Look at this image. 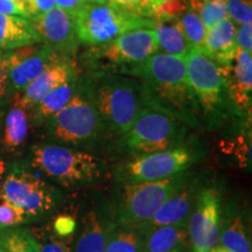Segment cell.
<instances>
[{"instance_id": "cell-15", "label": "cell", "mask_w": 252, "mask_h": 252, "mask_svg": "<svg viewBox=\"0 0 252 252\" xmlns=\"http://www.w3.org/2000/svg\"><path fill=\"white\" fill-rule=\"evenodd\" d=\"M75 76H76V69L74 62L63 56L59 61L45 69L35 80L32 81L24 89V94L17 97L15 102L30 110L36 106V104L46 94L65 82L74 80Z\"/></svg>"}, {"instance_id": "cell-20", "label": "cell", "mask_w": 252, "mask_h": 252, "mask_svg": "<svg viewBox=\"0 0 252 252\" xmlns=\"http://www.w3.org/2000/svg\"><path fill=\"white\" fill-rule=\"evenodd\" d=\"M41 39L28 19L0 13V49L35 45Z\"/></svg>"}, {"instance_id": "cell-12", "label": "cell", "mask_w": 252, "mask_h": 252, "mask_svg": "<svg viewBox=\"0 0 252 252\" xmlns=\"http://www.w3.org/2000/svg\"><path fill=\"white\" fill-rule=\"evenodd\" d=\"M63 56L49 46L34 45L20 47L6 53L8 63L9 84L17 90L25 89L45 69Z\"/></svg>"}, {"instance_id": "cell-31", "label": "cell", "mask_w": 252, "mask_h": 252, "mask_svg": "<svg viewBox=\"0 0 252 252\" xmlns=\"http://www.w3.org/2000/svg\"><path fill=\"white\" fill-rule=\"evenodd\" d=\"M161 1L162 0H111L110 4L128 13L152 19L154 9Z\"/></svg>"}, {"instance_id": "cell-44", "label": "cell", "mask_w": 252, "mask_h": 252, "mask_svg": "<svg viewBox=\"0 0 252 252\" xmlns=\"http://www.w3.org/2000/svg\"><path fill=\"white\" fill-rule=\"evenodd\" d=\"M204 1H209V0H185V2L187 4V6L197 4V2H204Z\"/></svg>"}, {"instance_id": "cell-45", "label": "cell", "mask_w": 252, "mask_h": 252, "mask_svg": "<svg viewBox=\"0 0 252 252\" xmlns=\"http://www.w3.org/2000/svg\"><path fill=\"white\" fill-rule=\"evenodd\" d=\"M0 124H1V112H0Z\"/></svg>"}, {"instance_id": "cell-3", "label": "cell", "mask_w": 252, "mask_h": 252, "mask_svg": "<svg viewBox=\"0 0 252 252\" xmlns=\"http://www.w3.org/2000/svg\"><path fill=\"white\" fill-rule=\"evenodd\" d=\"M31 161L34 168L64 187L90 184L100 176L99 161L94 156L58 145L35 146Z\"/></svg>"}, {"instance_id": "cell-19", "label": "cell", "mask_w": 252, "mask_h": 252, "mask_svg": "<svg viewBox=\"0 0 252 252\" xmlns=\"http://www.w3.org/2000/svg\"><path fill=\"white\" fill-rule=\"evenodd\" d=\"M140 235L143 252H184L189 241L187 223L160 226Z\"/></svg>"}, {"instance_id": "cell-23", "label": "cell", "mask_w": 252, "mask_h": 252, "mask_svg": "<svg viewBox=\"0 0 252 252\" xmlns=\"http://www.w3.org/2000/svg\"><path fill=\"white\" fill-rule=\"evenodd\" d=\"M30 131V116L28 109L14 102L5 118L2 144L8 151H15L27 139Z\"/></svg>"}, {"instance_id": "cell-14", "label": "cell", "mask_w": 252, "mask_h": 252, "mask_svg": "<svg viewBox=\"0 0 252 252\" xmlns=\"http://www.w3.org/2000/svg\"><path fill=\"white\" fill-rule=\"evenodd\" d=\"M34 30L41 41L56 52L70 53L78 42L72 14L54 7L46 13L34 15L32 20Z\"/></svg>"}, {"instance_id": "cell-4", "label": "cell", "mask_w": 252, "mask_h": 252, "mask_svg": "<svg viewBox=\"0 0 252 252\" xmlns=\"http://www.w3.org/2000/svg\"><path fill=\"white\" fill-rule=\"evenodd\" d=\"M181 133L180 121L172 111L149 103L141 108L124 140L132 152L149 154L173 149Z\"/></svg>"}, {"instance_id": "cell-11", "label": "cell", "mask_w": 252, "mask_h": 252, "mask_svg": "<svg viewBox=\"0 0 252 252\" xmlns=\"http://www.w3.org/2000/svg\"><path fill=\"white\" fill-rule=\"evenodd\" d=\"M188 219V237L191 252H210L219 243L220 230V196L215 188L196 195Z\"/></svg>"}, {"instance_id": "cell-10", "label": "cell", "mask_w": 252, "mask_h": 252, "mask_svg": "<svg viewBox=\"0 0 252 252\" xmlns=\"http://www.w3.org/2000/svg\"><path fill=\"white\" fill-rule=\"evenodd\" d=\"M0 196L21 208L30 219L50 212L56 206L59 194L27 169L13 168L5 176Z\"/></svg>"}, {"instance_id": "cell-28", "label": "cell", "mask_w": 252, "mask_h": 252, "mask_svg": "<svg viewBox=\"0 0 252 252\" xmlns=\"http://www.w3.org/2000/svg\"><path fill=\"white\" fill-rule=\"evenodd\" d=\"M179 20H180L186 39L188 40L191 48L200 49L207 33V28L200 17L195 13L193 9L187 6V8H186L181 17L179 18Z\"/></svg>"}, {"instance_id": "cell-8", "label": "cell", "mask_w": 252, "mask_h": 252, "mask_svg": "<svg viewBox=\"0 0 252 252\" xmlns=\"http://www.w3.org/2000/svg\"><path fill=\"white\" fill-rule=\"evenodd\" d=\"M186 65L188 89L194 103L208 115L216 112L228 89L222 68L196 48H191L186 56Z\"/></svg>"}, {"instance_id": "cell-22", "label": "cell", "mask_w": 252, "mask_h": 252, "mask_svg": "<svg viewBox=\"0 0 252 252\" xmlns=\"http://www.w3.org/2000/svg\"><path fill=\"white\" fill-rule=\"evenodd\" d=\"M112 228L104 224L94 212L84 219V225L78 238L75 252H105L106 242Z\"/></svg>"}, {"instance_id": "cell-29", "label": "cell", "mask_w": 252, "mask_h": 252, "mask_svg": "<svg viewBox=\"0 0 252 252\" xmlns=\"http://www.w3.org/2000/svg\"><path fill=\"white\" fill-rule=\"evenodd\" d=\"M225 1L226 0H209V1L197 2V4L188 6V7L193 9L202 20L207 30H209L214 25L228 18Z\"/></svg>"}, {"instance_id": "cell-7", "label": "cell", "mask_w": 252, "mask_h": 252, "mask_svg": "<svg viewBox=\"0 0 252 252\" xmlns=\"http://www.w3.org/2000/svg\"><path fill=\"white\" fill-rule=\"evenodd\" d=\"M48 119L56 139L71 145L89 143L98 135L103 125L93 98L78 93L67 106Z\"/></svg>"}, {"instance_id": "cell-18", "label": "cell", "mask_w": 252, "mask_h": 252, "mask_svg": "<svg viewBox=\"0 0 252 252\" xmlns=\"http://www.w3.org/2000/svg\"><path fill=\"white\" fill-rule=\"evenodd\" d=\"M223 70V69H222ZM230 96L242 111L250 110L252 91V53L238 48L229 70H223Z\"/></svg>"}, {"instance_id": "cell-34", "label": "cell", "mask_w": 252, "mask_h": 252, "mask_svg": "<svg viewBox=\"0 0 252 252\" xmlns=\"http://www.w3.org/2000/svg\"><path fill=\"white\" fill-rule=\"evenodd\" d=\"M76 222L70 215H61L54 220L53 230L58 237H67L74 234Z\"/></svg>"}, {"instance_id": "cell-35", "label": "cell", "mask_w": 252, "mask_h": 252, "mask_svg": "<svg viewBox=\"0 0 252 252\" xmlns=\"http://www.w3.org/2000/svg\"><path fill=\"white\" fill-rule=\"evenodd\" d=\"M236 45L238 48L252 53V23L239 25L236 28Z\"/></svg>"}, {"instance_id": "cell-21", "label": "cell", "mask_w": 252, "mask_h": 252, "mask_svg": "<svg viewBox=\"0 0 252 252\" xmlns=\"http://www.w3.org/2000/svg\"><path fill=\"white\" fill-rule=\"evenodd\" d=\"M154 32L159 50L173 56L186 58L191 47L182 31L179 19H160L154 21Z\"/></svg>"}, {"instance_id": "cell-38", "label": "cell", "mask_w": 252, "mask_h": 252, "mask_svg": "<svg viewBox=\"0 0 252 252\" xmlns=\"http://www.w3.org/2000/svg\"><path fill=\"white\" fill-rule=\"evenodd\" d=\"M54 1L55 7L61 8L70 14H74L84 4L83 0H54Z\"/></svg>"}, {"instance_id": "cell-36", "label": "cell", "mask_w": 252, "mask_h": 252, "mask_svg": "<svg viewBox=\"0 0 252 252\" xmlns=\"http://www.w3.org/2000/svg\"><path fill=\"white\" fill-rule=\"evenodd\" d=\"M8 72L9 68L7 59H6V53H2L0 49V98H2L7 93L9 86Z\"/></svg>"}, {"instance_id": "cell-41", "label": "cell", "mask_w": 252, "mask_h": 252, "mask_svg": "<svg viewBox=\"0 0 252 252\" xmlns=\"http://www.w3.org/2000/svg\"><path fill=\"white\" fill-rule=\"evenodd\" d=\"M5 174H6V163L4 160L0 158V195H1V187L5 180Z\"/></svg>"}, {"instance_id": "cell-40", "label": "cell", "mask_w": 252, "mask_h": 252, "mask_svg": "<svg viewBox=\"0 0 252 252\" xmlns=\"http://www.w3.org/2000/svg\"><path fill=\"white\" fill-rule=\"evenodd\" d=\"M13 2L15 5H17L19 11L23 13V17H25V18L31 17L30 0H13Z\"/></svg>"}, {"instance_id": "cell-43", "label": "cell", "mask_w": 252, "mask_h": 252, "mask_svg": "<svg viewBox=\"0 0 252 252\" xmlns=\"http://www.w3.org/2000/svg\"><path fill=\"white\" fill-rule=\"evenodd\" d=\"M210 252H232V251H230V250H228V249L220 247V245H216L213 250H210Z\"/></svg>"}, {"instance_id": "cell-30", "label": "cell", "mask_w": 252, "mask_h": 252, "mask_svg": "<svg viewBox=\"0 0 252 252\" xmlns=\"http://www.w3.org/2000/svg\"><path fill=\"white\" fill-rule=\"evenodd\" d=\"M28 216L21 208L0 196V231L26 222Z\"/></svg>"}, {"instance_id": "cell-37", "label": "cell", "mask_w": 252, "mask_h": 252, "mask_svg": "<svg viewBox=\"0 0 252 252\" xmlns=\"http://www.w3.org/2000/svg\"><path fill=\"white\" fill-rule=\"evenodd\" d=\"M55 7L54 0H30L31 17L46 13Z\"/></svg>"}, {"instance_id": "cell-33", "label": "cell", "mask_w": 252, "mask_h": 252, "mask_svg": "<svg viewBox=\"0 0 252 252\" xmlns=\"http://www.w3.org/2000/svg\"><path fill=\"white\" fill-rule=\"evenodd\" d=\"M39 252H70L69 245L60 239L58 236L50 235V232L39 231L34 234Z\"/></svg>"}, {"instance_id": "cell-27", "label": "cell", "mask_w": 252, "mask_h": 252, "mask_svg": "<svg viewBox=\"0 0 252 252\" xmlns=\"http://www.w3.org/2000/svg\"><path fill=\"white\" fill-rule=\"evenodd\" d=\"M0 252H39L33 234L24 229L0 231Z\"/></svg>"}, {"instance_id": "cell-25", "label": "cell", "mask_w": 252, "mask_h": 252, "mask_svg": "<svg viewBox=\"0 0 252 252\" xmlns=\"http://www.w3.org/2000/svg\"><path fill=\"white\" fill-rule=\"evenodd\" d=\"M220 247L232 252H251V244L248 238L247 225L243 216L237 214L226 220L222 230H220Z\"/></svg>"}, {"instance_id": "cell-32", "label": "cell", "mask_w": 252, "mask_h": 252, "mask_svg": "<svg viewBox=\"0 0 252 252\" xmlns=\"http://www.w3.org/2000/svg\"><path fill=\"white\" fill-rule=\"evenodd\" d=\"M228 18L236 26L252 23V0H226Z\"/></svg>"}, {"instance_id": "cell-1", "label": "cell", "mask_w": 252, "mask_h": 252, "mask_svg": "<svg viewBox=\"0 0 252 252\" xmlns=\"http://www.w3.org/2000/svg\"><path fill=\"white\" fill-rule=\"evenodd\" d=\"M131 74L143 80L160 99L168 102L180 115H187L194 104L187 84L186 58L158 52L146 61L134 65Z\"/></svg>"}, {"instance_id": "cell-16", "label": "cell", "mask_w": 252, "mask_h": 252, "mask_svg": "<svg viewBox=\"0 0 252 252\" xmlns=\"http://www.w3.org/2000/svg\"><path fill=\"white\" fill-rule=\"evenodd\" d=\"M196 195L193 186L186 184L178 193L167 198L159 209L153 214L152 217H150L134 229H137L140 234H144L149 230L160 228V226L188 223L189 215L196 200Z\"/></svg>"}, {"instance_id": "cell-2", "label": "cell", "mask_w": 252, "mask_h": 252, "mask_svg": "<svg viewBox=\"0 0 252 252\" xmlns=\"http://www.w3.org/2000/svg\"><path fill=\"white\" fill-rule=\"evenodd\" d=\"M72 17L78 41L91 46L105 45L128 31L154 27L152 19L128 13L112 4L84 2Z\"/></svg>"}, {"instance_id": "cell-24", "label": "cell", "mask_w": 252, "mask_h": 252, "mask_svg": "<svg viewBox=\"0 0 252 252\" xmlns=\"http://www.w3.org/2000/svg\"><path fill=\"white\" fill-rule=\"evenodd\" d=\"M76 94L75 78L49 91L36 104L37 117L41 119L50 118L67 106Z\"/></svg>"}, {"instance_id": "cell-13", "label": "cell", "mask_w": 252, "mask_h": 252, "mask_svg": "<svg viewBox=\"0 0 252 252\" xmlns=\"http://www.w3.org/2000/svg\"><path fill=\"white\" fill-rule=\"evenodd\" d=\"M159 52L156 32L138 28L122 34L102 46V55L116 64H139Z\"/></svg>"}, {"instance_id": "cell-39", "label": "cell", "mask_w": 252, "mask_h": 252, "mask_svg": "<svg viewBox=\"0 0 252 252\" xmlns=\"http://www.w3.org/2000/svg\"><path fill=\"white\" fill-rule=\"evenodd\" d=\"M0 13L6 15H18V17H23V13L19 11V8L13 2V0H0Z\"/></svg>"}, {"instance_id": "cell-6", "label": "cell", "mask_w": 252, "mask_h": 252, "mask_svg": "<svg viewBox=\"0 0 252 252\" xmlns=\"http://www.w3.org/2000/svg\"><path fill=\"white\" fill-rule=\"evenodd\" d=\"M103 122L124 135L144 106V93L133 82L111 77L100 83L93 97Z\"/></svg>"}, {"instance_id": "cell-26", "label": "cell", "mask_w": 252, "mask_h": 252, "mask_svg": "<svg viewBox=\"0 0 252 252\" xmlns=\"http://www.w3.org/2000/svg\"><path fill=\"white\" fill-rule=\"evenodd\" d=\"M105 252H143V237L137 229L131 226L112 229Z\"/></svg>"}, {"instance_id": "cell-42", "label": "cell", "mask_w": 252, "mask_h": 252, "mask_svg": "<svg viewBox=\"0 0 252 252\" xmlns=\"http://www.w3.org/2000/svg\"><path fill=\"white\" fill-rule=\"evenodd\" d=\"M84 2H91V4H110L111 0H83Z\"/></svg>"}, {"instance_id": "cell-9", "label": "cell", "mask_w": 252, "mask_h": 252, "mask_svg": "<svg viewBox=\"0 0 252 252\" xmlns=\"http://www.w3.org/2000/svg\"><path fill=\"white\" fill-rule=\"evenodd\" d=\"M187 147H173L149 154H139L119 169L117 179L125 184L157 181L181 174L194 161Z\"/></svg>"}, {"instance_id": "cell-17", "label": "cell", "mask_w": 252, "mask_h": 252, "mask_svg": "<svg viewBox=\"0 0 252 252\" xmlns=\"http://www.w3.org/2000/svg\"><path fill=\"white\" fill-rule=\"evenodd\" d=\"M201 52L215 61L223 70L231 68L237 45H236V25L229 18L207 30L206 37L200 48Z\"/></svg>"}, {"instance_id": "cell-5", "label": "cell", "mask_w": 252, "mask_h": 252, "mask_svg": "<svg viewBox=\"0 0 252 252\" xmlns=\"http://www.w3.org/2000/svg\"><path fill=\"white\" fill-rule=\"evenodd\" d=\"M187 184L184 174L157 181L126 184L119 201V222L125 226L137 228L153 216L167 198L178 193Z\"/></svg>"}]
</instances>
